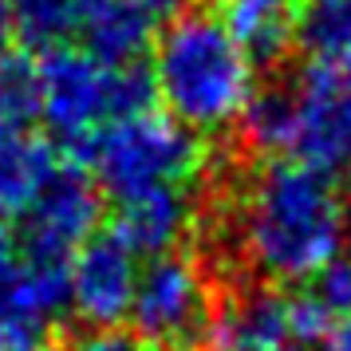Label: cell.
Instances as JSON below:
<instances>
[{"label":"cell","instance_id":"obj_1","mask_svg":"<svg viewBox=\"0 0 351 351\" xmlns=\"http://www.w3.org/2000/svg\"><path fill=\"white\" fill-rule=\"evenodd\" d=\"M237 253L269 285H304L343 253L351 229L335 174L296 158H269L241 178L233 202Z\"/></svg>","mask_w":351,"mask_h":351},{"label":"cell","instance_id":"obj_2","mask_svg":"<svg viewBox=\"0 0 351 351\" xmlns=\"http://www.w3.org/2000/svg\"><path fill=\"white\" fill-rule=\"evenodd\" d=\"M154 95L170 119L193 134H221L237 127L249 99L256 95V64L237 36L213 12L170 16L150 48Z\"/></svg>","mask_w":351,"mask_h":351},{"label":"cell","instance_id":"obj_3","mask_svg":"<svg viewBox=\"0 0 351 351\" xmlns=\"http://www.w3.org/2000/svg\"><path fill=\"white\" fill-rule=\"evenodd\" d=\"M36 91H40V119L75 158L107 123L146 111L154 99V80L143 64L114 67L95 60L87 48L60 44L40 51Z\"/></svg>","mask_w":351,"mask_h":351},{"label":"cell","instance_id":"obj_4","mask_svg":"<svg viewBox=\"0 0 351 351\" xmlns=\"http://www.w3.org/2000/svg\"><path fill=\"white\" fill-rule=\"evenodd\" d=\"M71 162L87 166L99 190L119 202L154 186H193L209 166V146L178 119L146 107L107 123Z\"/></svg>","mask_w":351,"mask_h":351},{"label":"cell","instance_id":"obj_5","mask_svg":"<svg viewBox=\"0 0 351 351\" xmlns=\"http://www.w3.org/2000/svg\"><path fill=\"white\" fill-rule=\"evenodd\" d=\"M285 91L288 143L280 158H296L324 174L351 170V48L308 56Z\"/></svg>","mask_w":351,"mask_h":351},{"label":"cell","instance_id":"obj_6","mask_svg":"<svg viewBox=\"0 0 351 351\" xmlns=\"http://www.w3.org/2000/svg\"><path fill=\"white\" fill-rule=\"evenodd\" d=\"M130 324L154 351H193L209 343V328L217 316L213 285L206 269L186 253L150 256L138 269Z\"/></svg>","mask_w":351,"mask_h":351},{"label":"cell","instance_id":"obj_7","mask_svg":"<svg viewBox=\"0 0 351 351\" xmlns=\"http://www.w3.org/2000/svg\"><path fill=\"white\" fill-rule=\"evenodd\" d=\"M99 213H103V190L87 174L80 162H60V170L44 182V190L36 193V202L20 217V249L40 261H60L67 265L71 253L95 233Z\"/></svg>","mask_w":351,"mask_h":351},{"label":"cell","instance_id":"obj_8","mask_svg":"<svg viewBox=\"0 0 351 351\" xmlns=\"http://www.w3.org/2000/svg\"><path fill=\"white\" fill-rule=\"evenodd\" d=\"M134 285H138V261L111 229L91 233L67 261L71 312L87 328H111L119 319H127Z\"/></svg>","mask_w":351,"mask_h":351},{"label":"cell","instance_id":"obj_9","mask_svg":"<svg viewBox=\"0 0 351 351\" xmlns=\"http://www.w3.org/2000/svg\"><path fill=\"white\" fill-rule=\"evenodd\" d=\"M193 221H197L193 186H154V190L130 193V197L114 202L111 233L134 256H162L174 253L190 237Z\"/></svg>","mask_w":351,"mask_h":351},{"label":"cell","instance_id":"obj_10","mask_svg":"<svg viewBox=\"0 0 351 351\" xmlns=\"http://www.w3.org/2000/svg\"><path fill=\"white\" fill-rule=\"evenodd\" d=\"M213 351H276L292 339V304L288 292L253 288L217 308L209 328Z\"/></svg>","mask_w":351,"mask_h":351},{"label":"cell","instance_id":"obj_11","mask_svg":"<svg viewBox=\"0 0 351 351\" xmlns=\"http://www.w3.org/2000/svg\"><path fill=\"white\" fill-rule=\"evenodd\" d=\"M60 146L40 138L32 123L0 119V217H20L60 170Z\"/></svg>","mask_w":351,"mask_h":351},{"label":"cell","instance_id":"obj_12","mask_svg":"<svg viewBox=\"0 0 351 351\" xmlns=\"http://www.w3.org/2000/svg\"><path fill=\"white\" fill-rule=\"evenodd\" d=\"M300 4L304 0H221L217 16L261 67L285 60V51L296 44Z\"/></svg>","mask_w":351,"mask_h":351},{"label":"cell","instance_id":"obj_13","mask_svg":"<svg viewBox=\"0 0 351 351\" xmlns=\"http://www.w3.org/2000/svg\"><path fill=\"white\" fill-rule=\"evenodd\" d=\"M80 40L103 64L130 67L154 48V16H146L130 0H103L83 24Z\"/></svg>","mask_w":351,"mask_h":351},{"label":"cell","instance_id":"obj_14","mask_svg":"<svg viewBox=\"0 0 351 351\" xmlns=\"http://www.w3.org/2000/svg\"><path fill=\"white\" fill-rule=\"evenodd\" d=\"M99 4L103 0H12L16 36L40 51L71 44V40H80L83 24L91 20Z\"/></svg>","mask_w":351,"mask_h":351},{"label":"cell","instance_id":"obj_15","mask_svg":"<svg viewBox=\"0 0 351 351\" xmlns=\"http://www.w3.org/2000/svg\"><path fill=\"white\" fill-rule=\"evenodd\" d=\"M296 44L308 56L351 48V0H304Z\"/></svg>","mask_w":351,"mask_h":351},{"label":"cell","instance_id":"obj_16","mask_svg":"<svg viewBox=\"0 0 351 351\" xmlns=\"http://www.w3.org/2000/svg\"><path fill=\"white\" fill-rule=\"evenodd\" d=\"M0 119L32 123L40 119V91H36V60L4 56L0 60Z\"/></svg>","mask_w":351,"mask_h":351},{"label":"cell","instance_id":"obj_17","mask_svg":"<svg viewBox=\"0 0 351 351\" xmlns=\"http://www.w3.org/2000/svg\"><path fill=\"white\" fill-rule=\"evenodd\" d=\"M304 292L316 300V308L328 316V324L351 316V261L348 256L328 261L316 276L304 280Z\"/></svg>","mask_w":351,"mask_h":351},{"label":"cell","instance_id":"obj_18","mask_svg":"<svg viewBox=\"0 0 351 351\" xmlns=\"http://www.w3.org/2000/svg\"><path fill=\"white\" fill-rule=\"evenodd\" d=\"M0 351H56V328L0 308Z\"/></svg>","mask_w":351,"mask_h":351},{"label":"cell","instance_id":"obj_19","mask_svg":"<svg viewBox=\"0 0 351 351\" xmlns=\"http://www.w3.org/2000/svg\"><path fill=\"white\" fill-rule=\"evenodd\" d=\"M71 351H154L138 332H127V328H87V332L71 343Z\"/></svg>","mask_w":351,"mask_h":351},{"label":"cell","instance_id":"obj_20","mask_svg":"<svg viewBox=\"0 0 351 351\" xmlns=\"http://www.w3.org/2000/svg\"><path fill=\"white\" fill-rule=\"evenodd\" d=\"M20 265H24V249H20V237L8 229V221L0 217V300L8 296V288L16 280Z\"/></svg>","mask_w":351,"mask_h":351},{"label":"cell","instance_id":"obj_21","mask_svg":"<svg viewBox=\"0 0 351 351\" xmlns=\"http://www.w3.org/2000/svg\"><path fill=\"white\" fill-rule=\"evenodd\" d=\"M130 4H138L146 16H154V20L182 16V12H190L193 8V0H130Z\"/></svg>","mask_w":351,"mask_h":351},{"label":"cell","instance_id":"obj_22","mask_svg":"<svg viewBox=\"0 0 351 351\" xmlns=\"http://www.w3.org/2000/svg\"><path fill=\"white\" fill-rule=\"evenodd\" d=\"M324 351H351V316L335 319L324 332Z\"/></svg>","mask_w":351,"mask_h":351},{"label":"cell","instance_id":"obj_23","mask_svg":"<svg viewBox=\"0 0 351 351\" xmlns=\"http://www.w3.org/2000/svg\"><path fill=\"white\" fill-rule=\"evenodd\" d=\"M16 40V16H12V0H0V60L12 51Z\"/></svg>","mask_w":351,"mask_h":351},{"label":"cell","instance_id":"obj_24","mask_svg":"<svg viewBox=\"0 0 351 351\" xmlns=\"http://www.w3.org/2000/svg\"><path fill=\"white\" fill-rule=\"evenodd\" d=\"M276 351H316L312 343H285V348H276Z\"/></svg>","mask_w":351,"mask_h":351},{"label":"cell","instance_id":"obj_25","mask_svg":"<svg viewBox=\"0 0 351 351\" xmlns=\"http://www.w3.org/2000/svg\"><path fill=\"white\" fill-rule=\"evenodd\" d=\"M343 197H348V209H351V178H348V186H343Z\"/></svg>","mask_w":351,"mask_h":351}]
</instances>
